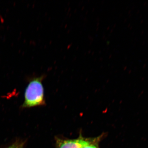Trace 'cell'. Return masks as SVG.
<instances>
[{
	"label": "cell",
	"mask_w": 148,
	"mask_h": 148,
	"mask_svg": "<svg viewBox=\"0 0 148 148\" xmlns=\"http://www.w3.org/2000/svg\"><path fill=\"white\" fill-rule=\"evenodd\" d=\"M44 77H36L30 80L25 90L23 108H32L44 104V89L42 84Z\"/></svg>",
	"instance_id": "6da1fadb"
},
{
	"label": "cell",
	"mask_w": 148,
	"mask_h": 148,
	"mask_svg": "<svg viewBox=\"0 0 148 148\" xmlns=\"http://www.w3.org/2000/svg\"><path fill=\"white\" fill-rule=\"evenodd\" d=\"M57 148H82L90 143L83 139L61 140L58 141Z\"/></svg>",
	"instance_id": "7a4b0ae2"
},
{
	"label": "cell",
	"mask_w": 148,
	"mask_h": 148,
	"mask_svg": "<svg viewBox=\"0 0 148 148\" xmlns=\"http://www.w3.org/2000/svg\"><path fill=\"white\" fill-rule=\"evenodd\" d=\"M82 148H98V147L95 145L90 144V143H89L85 145Z\"/></svg>",
	"instance_id": "3957f363"
},
{
	"label": "cell",
	"mask_w": 148,
	"mask_h": 148,
	"mask_svg": "<svg viewBox=\"0 0 148 148\" xmlns=\"http://www.w3.org/2000/svg\"><path fill=\"white\" fill-rule=\"evenodd\" d=\"M15 148H23V143L15 144Z\"/></svg>",
	"instance_id": "277c9868"
},
{
	"label": "cell",
	"mask_w": 148,
	"mask_h": 148,
	"mask_svg": "<svg viewBox=\"0 0 148 148\" xmlns=\"http://www.w3.org/2000/svg\"><path fill=\"white\" fill-rule=\"evenodd\" d=\"M15 144H14V145H12V146H10V147H8L6 148H15Z\"/></svg>",
	"instance_id": "5b68a950"
}]
</instances>
